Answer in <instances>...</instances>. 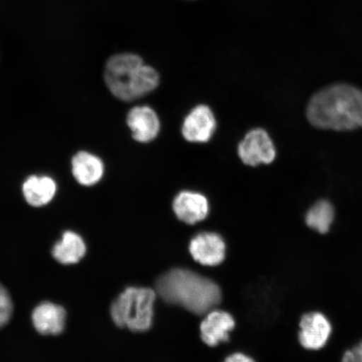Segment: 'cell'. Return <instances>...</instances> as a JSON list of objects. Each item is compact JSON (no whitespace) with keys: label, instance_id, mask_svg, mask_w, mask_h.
Listing matches in <instances>:
<instances>
[{"label":"cell","instance_id":"obj_12","mask_svg":"<svg viewBox=\"0 0 362 362\" xmlns=\"http://www.w3.org/2000/svg\"><path fill=\"white\" fill-rule=\"evenodd\" d=\"M57 192V181L49 175H30L22 185L23 197L33 207L48 205L55 198Z\"/></svg>","mask_w":362,"mask_h":362},{"label":"cell","instance_id":"obj_17","mask_svg":"<svg viewBox=\"0 0 362 362\" xmlns=\"http://www.w3.org/2000/svg\"><path fill=\"white\" fill-rule=\"evenodd\" d=\"M13 313L12 300L6 288L0 284V328L6 325Z\"/></svg>","mask_w":362,"mask_h":362},{"label":"cell","instance_id":"obj_18","mask_svg":"<svg viewBox=\"0 0 362 362\" xmlns=\"http://www.w3.org/2000/svg\"><path fill=\"white\" fill-rule=\"evenodd\" d=\"M341 362H362V341L344 353Z\"/></svg>","mask_w":362,"mask_h":362},{"label":"cell","instance_id":"obj_11","mask_svg":"<svg viewBox=\"0 0 362 362\" xmlns=\"http://www.w3.org/2000/svg\"><path fill=\"white\" fill-rule=\"evenodd\" d=\"M71 174L76 182L85 187H92L103 180L105 165L102 158L88 151H79L71 160Z\"/></svg>","mask_w":362,"mask_h":362},{"label":"cell","instance_id":"obj_6","mask_svg":"<svg viewBox=\"0 0 362 362\" xmlns=\"http://www.w3.org/2000/svg\"><path fill=\"white\" fill-rule=\"evenodd\" d=\"M298 327V342L309 351L322 349L327 346L332 333V323L327 316L318 311L303 315Z\"/></svg>","mask_w":362,"mask_h":362},{"label":"cell","instance_id":"obj_10","mask_svg":"<svg viewBox=\"0 0 362 362\" xmlns=\"http://www.w3.org/2000/svg\"><path fill=\"white\" fill-rule=\"evenodd\" d=\"M189 252L194 260L202 265L216 266L225 259L226 244L215 233H202L189 243Z\"/></svg>","mask_w":362,"mask_h":362},{"label":"cell","instance_id":"obj_15","mask_svg":"<svg viewBox=\"0 0 362 362\" xmlns=\"http://www.w3.org/2000/svg\"><path fill=\"white\" fill-rule=\"evenodd\" d=\"M87 247L80 235L71 230L62 234L61 241L52 249V256L62 264H74L85 256Z\"/></svg>","mask_w":362,"mask_h":362},{"label":"cell","instance_id":"obj_19","mask_svg":"<svg viewBox=\"0 0 362 362\" xmlns=\"http://www.w3.org/2000/svg\"><path fill=\"white\" fill-rule=\"evenodd\" d=\"M224 362H255V361L242 353H236V354L229 356Z\"/></svg>","mask_w":362,"mask_h":362},{"label":"cell","instance_id":"obj_4","mask_svg":"<svg viewBox=\"0 0 362 362\" xmlns=\"http://www.w3.org/2000/svg\"><path fill=\"white\" fill-rule=\"evenodd\" d=\"M144 62L134 53H119L108 59L104 68V81L110 92L121 101L139 98L140 70Z\"/></svg>","mask_w":362,"mask_h":362},{"label":"cell","instance_id":"obj_5","mask_svg":"<svg viewBox=\"0 0 362 362\" xmlns=\"http://www.w3.org/2000/svg\"><path fill=\"white\" fill-rule=\"evenodd\" d=\"M238 155L244 165L256 167L271 164L277 153L269 133L264 129L257 128L249 131L240 141Z\"/></svg>","mask_w":362,"mask_h":362},{"label":"cell","instance_id":"obj_3","mask_svg":"<svg viewBox=\"0 0 362 362\" xmlns=\"http://www.w3.org/2000/svg\"><path fill=\"white\" fill-rule=\"evenodd\" d=\"M156 293L152 288L130 287L120 294L111 305V316L120 328L144 332L153 323Z\"/></svg>","mask_w":362,"mask_h":362},{"label":"cell","instance_id":"obj_2","mask_svg":"<svg viewBox=\"0 0 362 362\" xmlns=\"http://www.w3.org/2000/svg\"><path fill=\"white\" fill-rule=\"evenodd\" d=\"M156 288L163 300L183 306L197 315L206 313L221 300L218 285L187 269L167 272L158 278Z\"/></svg>","mask_w":362,"mask_h":362},{"label":"cell","instance_id":"obj_14","mask_svg":"<svg viewBox=\"0 0 362 362\" xmlns=\"http://www.w3.org/2000/svg\"><path fill=\"white\" fill-rule=\"evenodd\" d=\"M66 318L64 308L51 302L42 303L35 308L33 314L35 329L45 336L61 334L65 328Z\"/></svg>","mask_w":362,"mask_h":362},{"label":"cell","instance_id":"obj_16","mask_svg":"<svg viewBox=\"0 0 362 362\" xmlns=\"http://www.w3.org/2000/svg\"><path fill=\"white\" fill-rule=\"evenodd\" d=\"M334 219V209L327 200H320L312 206L305 216V223L320 234L329 233Z\"/></svg>","mask_w":362,"mask_h":362},{"label":"cell","instance_id":"obj_13","mask_svg":"<svg viewBox=\"0 0 362 362\" xmlns=\"http://www.w3.org/2000/svg\"><path fill=\"white\" fill-rule=\"evenodd\" d=\"M235 327L233 316L225 311L210 312L201 324L202 341L210 346H216L221 342L228 341L229 333Z\"/></svg>","mask_w":362,"mask_h":362},{"label":"cell","instance_id":"obj_1","mask_svg":"<svg viewBox=\"0 0 362 362\" xmlns=\"http://www.w3.org/2000/svg\"><path fill=\"white\" fill-rule=\"evenodd\" d=\"M306 115L310 123L321 129L362 128V90L346 83L329 86L311 98Z\"/></svg>","mask_w":362,"mask_h":362},{"label":"cell","instance_id":"obj_7","mask_svg":"<svg viewBox=\"0 0 362 362\" xmlns=\"http://www.w3.org/2000/svg\"><path fill=\"white\" fill-rule=\"evenodd\" d=\"M216 126V116L211 108L205 104H199L185 116L181 134L189 143H207L214 137Z\"/></svg>","mask_w":362,"mask_h":362},{"label":"cell","instance_id":"obj_9","mask_svg":"<svg viewBox=\"0 0 362 362\" xmlns=\"http://www.w3.org/2000/svg\"><path fill=\"white\" fill-rule=\"evenodd\" d=\"M172 207L177 218L188 225L201 223L210 211V203L205 194L188 189L176 194Z\"/></svg>","mask_w":362,"mask_h":362},{"label":"cell","instance_id":"obj_8","mask_svg":"<svg viewBox=\"0 0 362 362\" xmlns=\"http://www.w3.org/2000/svg\"><path fill=\"white\" fill-rule=\"evenodd\" d=\"M126 121L133 139L139 143L152 142L160 134V119L151 107L140 105L131 108Z\"/></svg>","mask_w":362,"mask_h":362}]
</instances>
